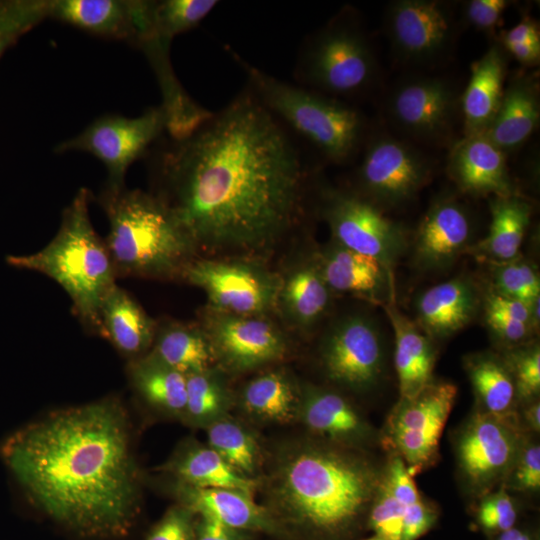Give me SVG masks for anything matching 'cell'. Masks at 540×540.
I'll return each mask as SVG.
<instances>
[{"label":"cell","mask_w":540,"mask_h":540,"mask_svg":"<svg viewBox=\"0 0 540 540\" xmlns=\"http://www.w3.org/2000/svg\"><path fill=\"white\" fill-rule=\"evenodd\" d=\"M153 148L156 196L196 249L262 250L299 216L301 152L249 87L188 135Z\"/></svg>","instance_id":"obj_1"},{"label":"cell","mask_w":540,"mask_h":540,"mask_svg":"<svg viewBox=\"0 0 540 540\" xmlns=\"http://www.w3.org/2000/svg\"><path fill=\"white\" fill-rule=\"evenodd\" d=\"M28 501L73 534L127 536L141 509V472L127 411L115 397L50 412L0 444Z\"/></svg>","instance_id":"obj_2"},{"label":"cell","mask_w":540,"mask_h":540,"mask_svg":"<svg viewBox=\"0 0 540 540\" xmlns=\"http://www.w3.org/2000/svg\"><path fill=\"white\" fill-rule=\"evenodd\" d=\"M382 473L360 449L320 439L300 443L276 460L268 510L314 540H351L367 527Z\"/></svg>","instance_id":"obj_3"},{"label":"cell","mask_w":540,"mask_h":540,"mask_svg":"<svg viewBox=\"0 0 540 540\" xmlns=\"http://www.w3.org/2000/svg\"><path fill=\"white\" fill-rule=\"evenodd\" d=\"M98 198L109 221L105 243L117 278L183 276L196 247L160 198L126 186H105Z\"/></svg>","instance_id":"obj_4"},{"label":"cell","mask_w":540,"mask_h":540,"mask_svg":"<svg viewBox=\"0 0 540 540\" xmlns=\"http://www.w3.org/2000/svg\"><path fill=\"white\" fill-rule=\"evenodd\" d=\"M89 192L80 188L62 213L54 238L40 251L8 256L16 268L37 271L54 280L69 296L72 311L82 325L102 336L100 308L117 285L107 245L89 216Z\"/></svg>","instance_id":"obj_5"},{"label":"cell","mask_w":540,"mask_h":540,"mask_svg":"<svg viewBox=\"0 0 540 540\" xmlns=\"http://www.w3.org/2000/svg\"><path fill=\"white\" fill-rule=\"evenodd\" d=\"M231 55L248 76L249 88L287 128L313 146L326 160L342 164L355 157L366 142L364 116L339 99L283 82Z\"/></svg>","instance_id":"obj_6"},{"label":"cell","mask_w":540,"mask_h":540,"mask_svg":"<svg viewBox=\"0 0 540 540\" xmlns=\"http://www.w3.org/2000/svg\"><path fill=\"white\" fill-rule=\"evenodd\" d=\"M378 75L372 45L352 10L341 11L310 37L298 65L307 89L336 99L368 92Z\"/></svg>","instance_id":"obj_7"},{"label":"cell","mask_w":540,"mask_h":540,"mask_svg":"<svg viewBox=\"0 0 540 540\" xmlns=\"http://www.w3.org/2000/svg\"><path fill=\"white\" fill-rule=\"evenodd\" d=\"M527 435L518 419L475 408L454 437L457 473L465 492L478 500L502 486Z\"/></svg>","instance_id":"obj_8"},{"label":"cell","mask_w":540,"mask_h":540,"mask_svg":"<svg viewBox=\"0 0 540 540\" xmlns=\"http://www.w3.org/2000/svg\"><path fill=\"white\" fill-rule=\"evenodd\" d=\"M457 397L455 384L433 379L419 393L399 398L390 412L384 447L401 457L412 476L439 459V441Z\"/></svg>","instance_id":"obj_9"},{"label":"cell","mask_w":540,"mask_h":540,"mask_svg":"<svg viewBox=\"0 0 540 540\" xmlns=\"http://www.w3.org/2000/svg\"><path fill=\"white\" fill-rule=\"evenodd\" d=\"M167 118L161 105L146 109L137 117L116 114L101 116L78 135L62 141L54 152H86L105 166L107 187L125 186L128 168L138 159L146 157L150 148L166 132Z\"/></svg>","instance_id":"obj_10"},{"label":"cell","mask_w":540,"mask_h":540,"mask_svg":"<svg viewBox=\"0 0 540 540\" xmlns=\"http://www.w3.org/2000/svg\"><path fill=\"white\" fill-rule=\"evenodd\" d=\"M364 146L357 194L383 211L408 204L432 178L431 159L410 142L379 134Z\"/></svg>","instance_id":"obj_11"},{"label":"cell","mask_w":540,"mask_h":540,"mask_svg":"<svg viewBox=\"0 0 540 540\" xmlns=\"http://www.w3.org/2000/svg\"><path fill=\"white\" fill-rule=\"evenodd\" d=\"M460 22L451 3L441 0H396L385 13V29L394 54L404 64L432 66L447 59Z\"/></svg>","instance_id":"obj_12"},{"label":"cell","mask_w":540,"mask_h":540,"mask_svg":"<svg viewBox=\"0 0 540 540\" xmlns=\"http://www.w3.org/2000/svg\"><path fill=\"white\" fill-rule=\"evenodd\" d=\"M322 213L335 243L377 259L390 271L408 249L403 225L357 193L325 191Z\"/></svg>","instance_id":"obj_13"},{"label":"cell","mask_w":540,"mask_h":540,"mask_svg":"<svg viewBox=\"0 0 540 540\" xmlns=\"http://www.w3.org/2000/svg\"><path fill=\"white\" fill-rule=\"evenodd\" d=\"M460 96L448 79L413 76L394 86L386 113L401 133L430 145L448 143L460 112Z\"/></svg>","instance_id":"obj_14"},{"label":"cell","mask_w":540,"mask_h":540,"mask_svg":"<svg viewBox=\"0 0 540 540\" xmlns=\"http://www.w3.org/2000/svg\"><path fill=\"white\" fill-rule=\"evenodd\" d=\"M183 277L202 288L220 314L235 316H258L269 310L282 285L265 269L240 261H192Z\"/></svg>","instance_id":"obj_15"},{"label":"cell","mask_w":540,"mask_h":540,"mask_svg":"<svg viewBox=\"0 0 540 540\" xmlns=\"http://www.w3.org/2000/svg\"><path fill=\"white\" fill-rule=\"evenodd\" d=\"M321 360L333 383L355 392L375 388L383 377L386 361L380 329L367 316L343 318L326 336Z\"/></svg>","instance_id":"obj_16"},{"label":"cell","mask_w":540,"mask_h":540,"mask_svg":"<svg viewBox=\"0 0 540 540\" xmlns=\"http://www.w3.org/2000/svg\"><path fill=\"white\" fill-rule=\"evenodd\" d=\"M475 222L469 207L447 194L431 203L411 242V261L422 273L447 270L473 245Z\"/></svg>","instance_id":"obj_17"},{"label":"cell","mask_w":540,"mask_h":540,"mask_svg":"<svg viewBox=\"0 0 540 540\" xmlns=\"http://www.w3.org/2000/svg\"><path fill=\"white\" fill-rule=\"evenodd\" d=\"M152 4L150 0H47V18L136 47L150 23Z\"/></svg>","instance_id":"obj_18"},{"label":"cell","mask_w":540,"mask_h":540,"mask_svg":"<svg viewBox=\"0 0 540 540\" xmlns=\"http://www.w3.org/2000/svg\"><path fill=\"white\" fill-rule=\"evenodd\" d=\"M206 335L215 359L235 372L276 361L286 351L285 340L279 330L257 316L220 314L210 323Z\"/></svg>","instance_id":"obj_19"},{"label":"cell","mask_w":540,"mask_h":540,"mask_svg":"<svg viewBox=\"0 0 540 540\" xmlns=\"http://www.w3.org/2000/svg\"><path fill=\"white\" fill-rule=\"evenodd\" d=\"M447 172L457 188L474 197L517 194L506 154L486 133L464 135L451 148Z\"/></svg>","instance_id":"obj_20"},{"label":"cell","mask_w":540,"mask_h":540,"mask_svg":"<svg viewBox=\"0 0 540 540\" xmlns=\"http://www.w3.org/2000/svg\"><path fill=\"white\" fill-rule=\"evenodd\" d=\"M298 416L311 433L332 444L362 450L376 439L362 412L332 390L308 387L301 397Z\"/></svg>","instance_id":"obj_21"},{"label":"cell","mask_w":540,"mask_h":540,"mask_svg":"<svg viewBox=\"0 0 540 540\" xmlns=\"http://www.w3.org/2000/svg\"><path fill=\"white\" fill-rule=\"evenodd\" d=\"M480 303L476 283L468 276H457L418 295L414 322L433 341L443 340L464 329L476 317Z\"/></svg>","instance_id":"obj_22"},{"label":"cell","mask_w":540,"mask_h":540,"mask_svg":"<svg viewBox=\"0 0 540 540\" xmlns=\"http://www.w3.org/2000/svg\"><path fill=\"white\" fill-rule=\"evenodd\" d=\"M171 487L178 504L195 514L210 515L245 532L279 534L282 531L271 512L244 492L227 488H197L175 481Z\"/></svg>","instance_id":"obj_23"},{"label":"cell","mask_w":540,"mask_h":540,"mask_svg":"<svg viewBox=\"0 0 540 540\" xmlns=\"http://www.w3.org/2000/svg\"><path fill=\"white\" fill-rule=\"evenodd\" d=\"M316 265L331 292L348 293L381 306L393 298L392 271L373 257L334 242Z\"/></svg>","instance_id":"obj_24"},{"label":"cell","mask_w":540,"mask_h":540,"mask_svg":"<svg viewBox=\"0 0 540 540\" xmlns=\"http://www.w3.org/2000/svg\"><path fill=\"white\" fill-rule=\"evenodd\" d=\"M508 68V54L496 42L471 66L460 96L464 135L486 133L499 108Z\"/></svg>","instance_id":"obj_25"},{"label":"cell","mask_w":540,"mask_h":540,"mask_svg":"<svg viewBox=\"0 0 540 540\" xmlns=\"http://www.w3.org/2000/svg\"><path fill=\"white\" fill-rule=\"evenodd\" d=\"M394 332V365L398 379L399 398L419 393L433 378L437 359L434 341L400 311L394 298L383 306Z\"/></svg>","instance_id":"obj_26"},{"label":"cell","mask_w":540,"mask_h":540,"mask_svg":"<svg viewBox=\"0 0 540 540\" xmlns=\"http://www.w3.org/2000/svg\"><path fill=\"white\" fill-rule=\"evenodd\" d=\"M540 120L536 73H518L505 85L487 136L507 155L519 149L535 132Z\"/></svg>","instance_id":"obj_27"},{"label":"cell","mask_w":540,"mask_h":540,"mask_svg":"<svg viewBox=\"0 0 540 540\" xmlns=\"http://www.w3.org/2000/svg\"><path fill=\"white\" fill-rule=\"evenodd\" d=\"M99 315L101 337L129 361L149 352L156 335L155 322L126 290L116 285L104 299Z\"/></svg>","instance_id":"obj_28"},{"label":"cell","mask_w":540,"mask_h":540,"mask_svg":"<svg viewBox=\"0 0 540 540\" xmlns=\"http://www.w3.org/2000/svg\"><path fill=\"white\" fill-rule=\"evenodd\" d=\"M175 482L197 488H227L253 496L256 480L241 475L208 445L185 442L161 467Z\"/></svg>","instance_id":"obj_29"},{"label":"cell","mask_w":540,"mask_h":540,"mask_svg":"<svg viewBox=\"0 0 540 540\" xmlns=\"http://www.w3.org/2000/svg\"><path fill=\"white\" fill-rule=\"evenodd\" d=\"M489 206V232L485 238L473 243L467 253L487 264L511 261L520 256L532 207L517 194L491 197Z\"/></svg>","instance_id":"obj_30"},{"label":"cell","mask_w":540,"mask_h":540,"mask_svg":"<svg viewBox=\"0 0 540 540\" xmlns=\"http://www.w3.org/2000/svg\"><path fill=\"white\" fill-rule=\"evenodd\" d=\"M464 368L476 400V409L505 419L517 418L515 384L501 354L472 353L464 358Z\"/></svg>","instance_id":"obj_31"},{"label":"cell","mask_w":540,"mask_h":540,"mask_svg":"<svg viewBox=\"0 0 540 540\" xmlns=\"http://www.w3.org/2000/svg\"><path fill=\"white\" fill-rule=\"evenodd\" d=\"M130 382L141 399L153 409L183 419L186 404V376L152 355L130 360Z\"/></svg>","instance_id":"obj_32"},{"label":"cell","mask_w":540,"mask_h":540,"mask_svg":"<svg viewBox=\"0 0 540 540\" xmlns=\"http://www.w3.org/2000/svg\"><path fill=\"white\" fill-rule=\"evenodd\" d=\"M152 346L150 355L185 376L210 369L215 360L206 333L193 326H165L155 335Z\"/></svg>","instance_id":"obj_33"},{"label":"cell","mask_w":540,"mask_h":540,"mask_svg":"<svg viewBox=\"0 0 540 540\" xmlns=\"http://www.w3.org/2000/svg\"><path fill=\"white\" fill-rule=\"evenodd\" d=\"M241 400L245 411L259 419L289 423L299 415L301 397L286 374L271 371L248 382Z\"/></svg>","instance_id":"obj_34"},{"label":"cell","mask_w":540,"mask_h":540,"mask_svg":"<svg viewBox=\"0 0 540 540\" xmlns=\"http://www.w3.org/2000/svg\"><path fill=\"white\" fill-rule=\"evenodd\" d=\"M297 322L312 325L326 312L331 290L316 264L296 269L281 285L280 294Z\"/></svg>","instance_id":"obj_35"},{"label":"cell","mask_w":540,"mask_h":540,"mask_svg":"<svg viewBox=\"0 0 540 540\" xmlns=\"http://www.w3.org/2000/svg\"><path fill=\"white\" fill-rule=\"evenodd\" d=\"M206 428L208 446L235 471L253 478L260 465V451L252 433L226 416Z\"/></svg>","instance_id":"obj_36"},{"label":"cell","mask_w":540,"mask_h":540,"mask_svg":"<svg viewBox=\"0 0 540 540\" xmlns=\"http://www.w3.org/2000/svg\"><path fill=\"white\" fill-rule=\"evenodd\" d=\"M230 402L229 390L211 368L189 374L186 376V404L182 420L193 426L207 427L226 415Z\"/></svg>","instance_id":"obj_37"},{"label":"cell","mask_w":540,"mask_h":540,"mask_svg":"<svg viewBox=\"0 0 540 540\" xmlns=\"http://www.w3.org/2000/svg\"><path fill=\"white\" fill-rule=\"evenodd\" d=\"M217 4L216 0L153 1V29L173 40L175 36L198 26Z\"/></svg>","instance_id":"obj_38"},{"label":"cell","mask_w":540,"mask_h":540,"mask_svg":"<svg viewBox=\"0 0 540 540\" xmlns=\"http://www.w3.org/2000/svg\"><path fill=\"white\" fill-rule=\"evenodd\" d=\"M491 291L528 305L540 296V278L533 264L517 257L511 261L488 263Z\"/></svg>","instance_id":"obj_39"},{"label":"cell","mask_w":540,"mask_h":540,"mask_svg":"<svg viewBox=\"0 0 540 540\" xmlns=\"http://www.w3.org/2000/svg\"><path fill=\"white\" fill-rule=\"evenodd\" d=\"M44 19L47 0H0V58Z\"/></svg>","instance_id":"obj_40"},{"label":"cell","mask_w":540,"mask_h":540,"mask_svg":"<svg viewBox=\"0 0 540 540\" xmlns=\"http://www.w3.org/2000/svg\"><path fill=\"white\" fill-rule=\"evenodd\" d=\"M512 375L517 404L539 398L540 393V347L531 340L505 349L501 354Z\"/></svg>","instance_id":"obj_41"},{"label":"cell","mask_w":540,"mask_h":540,"mask_svg":"<svg viewBox=\"0 0 540 540\" xmlns=\"http://www.w3.org/2000/svg\"><path fill=\"white\" fill-rule=\"evenodd\" d=\"M474 515L479 529L492 537L517 525L518 508L509 491L500 486L478 499Z\"/></svg>","instance_id":"obj_42"},{"label":"cell","mask_w":540,"mask_h":540,"mask_svg":"<svg viewBox=\"0 0 540 540\" xmlns=\"http://www.w3.org/2000/svg\"><path fill=\"white\" fill-rule=\"evenodd\" d=\"M407 506L391 493L381 478L368 513L367 527L383 540H402Z\"/></svg>","instance_id":"obj_43"},{"label":"cell","mask_w":540,"mask_h":540,"mask_svg":"<svg viewBox=\"0 0 540 540\" xmlns=\"http://www.w3.org/2000/svg\"><path fill=\"white\" fill-rule=\"evenodd\" d=\"M505 52L526 67L540 61V29L535 19L525 16L516 25L500 32L497 41Z\"/></svg>","instance_id":"obj_44"},{"label":"cell","mask_w":540,"mask_h":540,"mask_svg":"<svg viewBox=\"0 0 540 540\" xmlns=\"http://www.w3.org/2000/svg\"><path fill=\"white\" fill-rule=\"evenodd\" d=\"M507 491L525 494L540 489V445L535 435L528 434L518 452L515 462L504 481Z\"/></svg>","instance_id":"obj_45"},{"label":"cell","mask_w":540,"mask_h":540,"mask_svg":"<svg viewBox=\"0 0 540 540\" xmlns=\"http://www.w3.org/2000/svg\"><path fill=\"white\" fill-rule=\"evenodd\" d=\"M196 514L176 504L152 527L145 540H195Z\"/></svg>","instance_id":"obj_46"},{"label":"cell","mask_w":540,"mask_h":540,"mask_svg":"<svg viewBox=\"0 0 540 540\" xmlns=\"http://www.w3.org/2000/svg\"><path fill=\"white\" fill-rule=\"evenodd\" d=\"M511 5L508 0H470L463 4V21L478 31L494 34Z\"/></svg>","instance_id":"obj_47"},{"label":"cell","mask_w":540,"mask_h":540,"mask_svg":"<svg viewBox=\"0 0 540 540\" xmlns=\"http://www.w3.org/2000/svg\"><path fill=\"white\" fill-rule=\"evenodd\" d=\"M438 518V508L422 496L419 501L406 507L402 540H418L435 526Z\"/></svg>","instance_id":"obj_48"},{"label":"cell","mask_w":540,"mask_h":540,"mask_svg":"<svg viewBox=\"0 0 540 540\" xmlns=\"http://www.w3.org/2000/svg\"><path fill=\"white\" fill-rule=\"evenodd\" d=\"M249 532L234 529L206 514H196L195 540H249Z\"/></svg>","instance_id":"obj_49"},{"label":"cell","mask_w":540,"mask_h":540,"mask_svg":"<svg viewBox=\"0 0 540 540\" xmlns=\"http://www.w3.org/2000/svg\"><path fill=\"white\" fill-rule=\"evenodd\" d=\"M517 418L521 428L528 434L536 435L540 431V402L533 399L517 407Z\"/></svg>","instance_id":"obj_50"},{"label":"cell","mask_w":540,"mask_h":540,"mask_svg":"<svg viewBox=\"0 0 540 540\" xmlns=\"http://www.w3.org/2000/svg\"><path fill=\"white\" fill-rule=\"evenodd\" d=\"M492 540H538L536 534L528 528L515 525L514 527L492 536Z\"/></svg>","instance_id":"obj_51"},{"label":"cell","mask_w":540,"mask_h":540,"mask_svg":"<svg viewBox=\"0 0 540 540\" xmlns=\"http://www.w3.org/2000/svg\"><path fill=\"white\" fill-rule=\"evenodd\" d=\"M364 540H383L382 538H380L379 536L373 534L371 537L369 538H366Z\"/></svg>","instance_id":"obj_52"}]
</instances>
